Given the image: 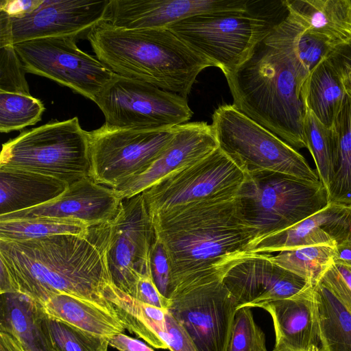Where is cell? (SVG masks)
I'll return each mask as SVG.
<instances>
[{
	"label": "cell",
	"instance_id": "9c48e42d",
	"mask_svg": "<svg viewBox=\"0 0 351 351\" xmlns=\"http://www.w3.org/2000/svg\"><path fill=\"white\" fill-rule=\"evenodd\" d=\"M95 103L105 124L123 129L166 130L186 123L193 116L186 97L116 74Z\"/></svg>",
	"mask_w": 351,
	"mask_h": 351
},
{
	"label": "cell",
	"instance_id": "277c9868",
	"mask_svg": "<svg viewBox=\"0 0 351 351\" xmlns=\"http://www.w3.org/2000/svg\"><path fill=\"white\" fill-rule=\"evenodd\" d=\"M86 37L96 58L113 73L186 98L197 75L215 66L168 28L126 29L103 21Z\"/></svg>",
	"mask_w": 351,
	"mask_h": 351
},
{
	"label": "cell",
	"instance_id": "d6a6232c",
	"mask_svg": "<svg viewBox=\"0 0 351 351\" xmlns=\"http://www.w3.org/2000/svg\"><path fill=\"white\" fill-rule=\"evenodd\" d=\"M89 227L74 221L12 219L0 221V240L23 241L55 234H85Z\"/></svg>",
	"mask_w": 351,
	"mask_h": 351
},
{
	"label": "cell",
	"instance_id": "e575fe53",
	"mask_svg": "<svg viewBox=\"0 0 351 351\" xmlns=\"http://www.w3.org/2000/svg\"><path fill=\"white\" fill-rule=\"evenodd\" d=\"M227 351H268L265 335L255 322L251 308L237 311Z\"/></svg>",
	"mask_w": 351,
	"mask_h": 351
},
{
	"label": "cell",
	"instance_id": "b9f144b4",
	"mask_svg": "<svg viewBox=\"0 0 351 351\" xmlns=\"http://www.w3.org/2000/svg\"><path fill=\"white\" fill-rule=\"evenodd\" d=\"M44 0H1L0 12L9 17H19L37 9Z\"/></svg>",
	"mask_w": 351,
	"mask_h": 351
},
{
	"label": "cell",
	"instance_id": "30bf717a",
	"mask_svg": "<svg viewBox=\"0 0 351 351\" xmlns=\"http://www.w3.org/2000/svg\"><path fill=\"white\" fill-rule=\"evenodd\" d=\"M247 173L219 147L141 193L151 215L171 208L237 194Z\"/></svg>",
	"mask_w": 351,
	"mask_h": 351
},
{
	"label": "cell",
	"instance_id": "d6986e66",
	"mask_svg": "<svg viewBox=\"0 0 351 351\" xmlns=\"http://www.w3.org/2000/svg\"><path fill=\"white\" fill-rule=\"evenodd\" d=\"M218 147L213 128L207 122L178 125L169 144L144 171L112 189L122 199L135 196L174 171L208 156Z\"/></svg>",
	"mask_w": 351,
	"mask_h": 351
},
{
	"label": "cell",
	"instance_id": "4fadbf2b",
	"mask_svg": "<svg viewBox=\"0 0 351 351\" xmlns=\"http://www.w3.org/2000/svg\"><path fill=\"white\" fill-rule=\"evenodd\" d=\"M156 239L142 194L122 199L111 221L108 264L113 285L132 297L138 280L152 275L150 253Z\"/></svg>",
	"mask_w": 351,
	"mask_h": 351
},
{
	"label": "cell",
	"instance_id": "7a4b0ae2",
	"mask_svg": "<svg viewBox=\"0 0 351 351\" xmlns=\"http://www.w3.org/2000/svg\"><path fill=\"white\" fill-rule=\"evenodd\" d=\"M111 221L90 226L85 234L0 240V262L8 271L10 293L24 294L39 304L53 295L69 294L114 313L106 299L113 285L108 264Z\"/></svg>",
	"mask_w": 351,
	"mask_h": 351
},
{
	"label": "cell",
	"instance_id": "ffe728a7",
	"mask_svg": "<svg viewBox=\"0 0 351 351\" xmlns=\"http://www.w3.org/2000/svg\"><path fill=\"white\" fill-rule=\"evenodd\" d=\"M351 239V206L329 203L319 212L279 232L254 243V254L273 252L302 247H335Z\"/></svg>",
	"mask_w": 351,
	"mask_h": 351
},
{
	"label": "cell",
	"instance_id": "836d02e7",
	"mask_svg": "<svg viewBox=\"0 0 351 351\" xmlns=\"http://www.w3.org/2000/svg\"><path fill=\"white\" fill-rule=\"evenodd\" d=\"M45 110L33 96L0 92V132L8 133L35 125Z\"/></svg>",
	"mask_w": 351,
	"mask_h": 351
},
{
	"label": "cell",
	"instance_id": "603a6c76",
	"mask_svg": "<svg viewBox=\"0 0 351 351\" xmlns=\"http://www.w3.org/2000/svg\"><path fill=\"white\" fill-rule=\"evenodd\" d=\"M289 14L304 29L333 48L351 39V0H283Z\"/></svg>",
	"mask_w": 351,
	"mask_h": 351
},
{
	"label": "cell",
	"instance_id": "ee69618b",
	"mask_svg": "<svg viewBox=\"0 0 351 351\" xmlns=\"http://www.w3.org/2000/svg\"><path fill=\"white\" fill-rule=\"evenodd\" d=\"M327 58L334 64L351 69V39L333 48Z\"/></svg>",
	"mask_w": 351,
	"mask_h": 351
},
{
	"label": "cell",
	"instance_id": "cb8c5ba5",
	"mask_svg": "<svg viewBox=\"0 0 351 351\" xmlns=\"http://www.w3.org/2000/svg\"><path fill=\"white\" fill-rule=\"evenodd\" d=\"M40 305L48 316L93 335L110 338L125 329L114 312L72 295L55 294Z\"/></svg>",
	"mask_w": 351,
	"mask_h": 351
},
{
	"label": "cell",
	"instance_id": "7c38bea8",
	"mask_svg": "<svg viewBox=\"0 0 351 351\" xmlns=\"http://www.w3.org/2000/svg\"><path fill=\"white\" fill-rule=\"evenodd\" d=\"M76 37L58 36L14 45L26 73L52 80L95 102L113 73L76 45Z\"/></svg>",
	"mask_w": 351,
	"mask_h": 351
},
{
	"label": "cell",
	"instance_id": "7dc6e473",
	"mask_svg": "<svg viewBox=\"0 0 351 351\" xmlns=\"http://www.w3.org/2000/svg\"><path fill=\"white\" fill-rule=\"evenodd\" d=\"M332 65L341 75L346 92L351 96V69L340 65H336L334 64H332Z\"/></svg>",
	"mask_w": 351,
	"mask_h": 351
},
{
	"label": "cell",
	"instance_id": "484cf974",
	"mask_svg": "<svg viewBox=\"0 0 351 351\" xmlns=\"http://www.w3.org/2000/svg\"><path fill=\"white\" fill-rule=\"evenodd\" d=\"M106 299L125 329L155 348L168 349L165 342L168 335L166 324L168 310L142 302L114 285L108 290Z\"/></svg>",
	"mask_w": 351,
	"mask_h": 351
},
{
	"label": "cell",
	"instance_id": "f35d334b",
	"mask_svg": "<svg viewBox=\"0 0 351 351\" xmlns=\"http://www.w3.org/2000/svg\"><path fill=\"white\" fill-rule=\"evenodd\" d=\"M320 280L335 293L351 312V267L332 263Z\"/></svg>",
	"mask_w": 351,
	"mask_h": 351
},
{
	"label": "cell",
	"instance_id": "83f0119b",
	"mask_svg": "<svg viewBox=\"0 0 351 351\" xmlns=\"http://www.w3.org/2000/svg\"><path fill=\"white\" fill-rule=\"evenodd\" d=\"M346 94L341 75L327 58L310 72L303 86L306 109L330 128L334 125Z\"/></svg>",
	"mask_w": 351,
	"mask_h": 351
},
{
	"label": "cell",
	"instance_id": "74e56055",
	"mask_svg": "<svg viewBox=\"0 0 351 351\" xmlns=\"http://www.w3.org/2000/svg\"><path fill=\"white\" fill-rule=\"evenodd\" d=\"M150 270L152 280L160 293L170 299L171 269L165 247L156 236L150 253Z\"/></svg>",
	"mask_w": 351,
	"mask_h": 351
},
{
	"label": "cell",
	"instance_id": "5b68a950",
	"mask_svg": "<svg viewBox=\"0 0 351 351\" xmlns=\"http://www.w3.org/2000/svg\"><path fill=\"white\" fill-rule=\"evenodd\" d=\"M258 1L245 11L196 15L167 28L226 74L243 63L288 15L283 1H271L264 11L266 5Z\"/></svg>",
	"mask_w": 351,
	"mask_h": 351
},
{
	"label": "cell",
	"instance_id": "2e32d148",
	"mask_svg": "<svg viewBox=\"0 0 351 351\" xmlns=\"http://www.w3.org/2000/svg\"><path fill=\"white\" fill-rule=\"evenodd\" d=\"M247 0H110L106 21L126 29H160L196 15L248 10Z\"/></svg>",
	"mask_w": 351,
	"mask_h": 351
},
{
	"label": "cell",
	"instance_id": "ac0fdd59",
	"mask_svg": "<svg viewBox=\"0 0 351 351\" xmlns=\"http://www.w3.org/2000/svg\"><path fill=\"white\" fill-rule=\"evenodd\" d=\"M270 254H256L233 267L223 282L237 310L295 295L313 285L306 279L274 263Z\"/></svg>",
	"mask_w": 351,
	"mask_h": 351
},
{
	"label": "cell",
	"instance_id": "f6af8a7d",
	"mask_svg": "<svg viewBox=\"0 0 351 351\" xmlns=\"http://www.w3.org/2000/svg\"><path fill=\"white\" fill-rule=\"evenodd\" d=\"M333 263L351 267V239L335 247Z\"/></svg>",
	"mask_w": 351,
	"mask_h": 351
},
{
	"label": "cell",
	"instance_id": "d4e9b609",
	"mask_svg": "<svg viewBox=\"0 0 351 351\" xmlns=\"http://www.w3.org/2000/svg\"><path fill=\"white\" fill-rule=\"evenodd\" d=\"M0 331L15 337L24 351H54L40 324V305L18 292L1 293Z\"/></svg>",
	"mask_w": 351,
	"mask_h": 351
},
{
	"label": "cell",
	"instance_id": "5bb4252c",
	"mask_svg": "<svg viewBox=\"0 0 351 351\" xmlns=\"http://www.w3.org/2000/svg\"><path fill=\"white\" fill-rule=\"evenodd\" d=\"M110 0H44L35 10L12 18L0 12V47L49 37L78 38L106 21Z\"/></svg>",
	"mask_w": 351,
	"mask_h": 351
},
{
	"label": "cell",
	"instance_id": "44dd1931",
	"mask_svg": "<svg viewBox=\"0 0 351 351\" xmlns=\"http://www.w3.org/2000/svg\"><path fill=\"white\" fill-rule=\"evenodd\" d=\"M313 287L291 298L269 302L258 307L272 318L274 350L308 351L312 347L320 348Z\"/></svg>",
	"mask_w": 351,
	"mask_h": 351
},
{
	"label": "cell",
	"instance_id": "8fae6325",
	"mask_svg": "<svg viewBox=\"0 0 351 351\" xmlns=\"http://www.w3.org/2000/svg\"><path fill=\"white\" fill-rule=\"evenodd\" d=\"M176 128L137 130L104 123L89 132L90 178L110 189L122 184L144 171L158 157Z\"/></svg>",
	"mask_w": 351,
	"mask_h": 351
},
{
	"label": "cell",
	"instance_id": "3957f363",
	"mask_svg": "<svg viewBox=\"0 0 351 351\" xmlns=\"http://www.w3.org/2000/svg\"><path fill=\"white\" fill-rule=\"evenodd\" d=\"M299 28L288 13L243 63L224 74L232 105L295 149L306 148L303 86L310 73L296 51Z\"/></svg>",
	"mask_w": 351,
	"mask_h": 351
},
{
	"label": "cell",
	"instance_id": "bcb514c9",
	"mask_svg": "<svg viewBox=\"0 0 351 351\" xmlns=\"http://www.w3.org/2000/svg\"><path fill=\"white\" fill-rule=\"evenodd\" d=\"M0 351H24V350L15 337L0 331Z\"/></svg>",
	"mask_w": 351,
	"mask_h": 351
},
{
	"label": "cell",
	"instance_id": "d590c367",
	"mask_svg": "<svg viewBox=\"0 0 351 351\" xmlns=\"http://www.w3.org/2000/svg\"><path fill=\"white\" fill-rule=\"evenodd\" d=\"M25 73L14 46L0 47V92L30 95Z\"/></svg>",
	"mask_w": 351,
	"mask_h": 351
},
{
	"label": "cell",
	"instance_id": "f546056e",
	"mask_svg": "<svg viewBox=\"0 0 351 351\" xmlns=\"http://www.w3.org/2000/svg\"><path fill=\"white\" fill-rule=\"evenodd\" d=\"M339 138L338 164L328 192L329 203L351 206V96L347 93L335 121Z\"/></svg>",
	"mask_w": 351,
	"mask_h": 351
},
{
	"label": "cell",
	"instance_id": "1f68e13d",
	"mask_svg": "<svg viewBox=\"0 0 351 351\" xmlns=\"http://www.w3.org/2000/svg\"><path fill=\"white\" fill-rule=\"evenodd\" d=\"M40 324L54 351H108V338L93 335L46 315L40 306Z\"/></svg>",
	"mask_w": 351,
	"mask_h": 351
},
{
	"label": "cell",
	"instance_id": "8d00e7d4",
	"mask_svg": "<svg viewBox=\"0 0 351 351\" xmlns=\"http://www.w3.org/2000/svg\"><path fill=\"white\" fill-rule=\"evenodd\" d=\"M295 47L300 62L309 72L326 58L333 49L326 40L300 25L295 38Z\"/></svg>",
	"mask_w": 351,
	"mask_h": 351
},
{
	"label": "cell",
	"instance_id": "9a60e30c",
	"mask_svg": "<svg viewBox=\"0 0 351 351\" xmlns=\"http://www.w3.org/2000/svg\"><path fill=\"white\" fill-rule=\"evenodd\" d=\"M237 311V302L223 282L172 299L169 308L197 351H227Z\"/></svg>",
	"mask_w": 351,
	"mask_h": 351
},
{
	"label": "cell",
	"instance_id": "6da1fadb",
	"mask_svg": "<svg viewBox=\"0 0 351 351\" xmlns=\"http://www.w3.org/2000/svg\"><path fill=\"white\" fill-rule=\"evenodd\" d=\"M235 195L216 197L151 215L170 263V300L223 282L254 256L255 230L243 218Z\"/></svg>",
	"mask_w": 351,
	"mask_h": 351
},
{
	"label": "cell",
	"instance_id": "ab89813d",
	"mask_svg": "<svg viewBox=\"0 0 351 351\" xmlns=\"http://www.w3.org/2000/svg\"><path fill=\"white\" fill-rule=\"evenodd\" d=\"M166 324L168 335L165 342L170 351H197L189 335L169 310Z\"/></svg>",
	"mask_w": 351,
	"mask_h": 351
},
{
	"label": "cell",
	"instance_id": "f1b7e54d",
	"mask_svg": "<svg viewBox=\"0 0 351 351\" xmlns=\"http://www.w3.org/2000/svg\"><path fill=\"white\" fill-rule=\"evenodd\" d=\"M306 148L311 152L320 181L328 189L338 164L339 138L334 127L323 124L306 110L303 123Z\"/></svg>",
	"mask_w": 351,
	"mask_h": 351
},
{
	"label": "cell",
	"instance_id": "8992f818",
	"mask_svg": "<svg viewBox=\"0 0 351 351\" xmlns=\"http://www.w3.org/2000/svg\"><path fill=\"white\" fill-rule=\"evenodd\" d=\"M236 200L243 218L256 233L254 243L295 225L329 204L328 190L320 180L269 171L247 173Z\"/></svg>",
	"mask_w": 351,
	"mask_h": 351
},
{
	"label": "cell",
	"instance_id": "e0dca14e",
	"mask_svg": "<svg viewBox=\"0 0 351 351\" xmlns=\"http://www.w3.org/2000/svg\"><path fill=\"white\" fill-rule=\"evenodd\" d=\"M122 199L87 177L69 185L59 197L39 206L0 216V221L49 219L78 221L90 227L112 220Z\"/></svg>",
	"mask_w": 351,
	"mask_h": 351
},
{
	"label": "cell",
	"instance_id": "4dcf8cb0",
	"mask_svg": "<svg viewBox=\"0 0 351 351\" xmlns=\"http://www.w3.org/2000/svg\"><path fill=\"white\" fill-rule=\"evenodd\" d=\"M334 252L335 247L321 245L283 250L268 257L274 263L315 286L333 263Z\"/></svg>",
	"mask_w": 351,
	"mask_h": 351
},
{
	"label": "cell",
	"instance_id": "7402d4cb",
	"mask_svg": "<svg viewBox=\"0 0 351 351\" xmlns=\"http://www.w3.org/2000/svg\"><path fill=\"white\" fill-rule=\"evenodd\" d=\"M68 186L66 182L51 176L0 167V216L51 202Z\"/></svg>",
	"mask_w": 351,
	"mask_h": 351
},
{
	"label": "cell",
	"instance_id": "7bdbcfd3",
	"mask_svg": "<svg viewBox=\"0 0 351 351\" xmlns=\"http://www.w3.org/2000/svg\"><path fill=\"white\" fill-rule=\"evenodd\" d=\"M109 345L119 351H154L143 341L123 333L108 338Z\"/></svg>",
	"mask_w": 351,
	"mask_h": 351
},
{
	"label": "cell",
	"instance_id": "4316f807",
	"mask_svg": "<svg viewBox=\"0 0 351 351\" xmlns=\"http://www.w3.org/2000/svg\"><path fill=\"white\" fill-rule=\"evenodd\" d=\"M313 300L321 351H351V312L321 280Z\"/></svg>",
	"mask_w": 351,
	"mask_h": 351
},
{
	"label": "cell",
	"instance_id": "ba28073f",
	"mask_svg": "<svg viewBox=\"0 0 351 351\" xmlns=\"http://www.w3.org/2000/svg\"><path fill=\"white\" fill-rule=\"evenodd\" d=\"M211 124L219 147L247 173L269 171L318 181V173L295 149L232 105L219 106Z\"/></svg>",
	"mask_w": 351,
	"mask_h": 351
},
{
	"label": "cell",
	"instance_id": "c3c4849f",
	"mask_svg": "<svg viewBox=\"0 0 351 351\" xmlns=\"http://www.w3.org/2000/svg\"><path fill=\"white\" fill-rule=\"evenodd\" d=\"M273 351H293V350H286V349H283V350H273ZM308 351H321V350L319 349V348H317V347H312Z\"/></svg>",
	"mask_w": 351,
	"mask_h": 351
},
{
	"label": "cell",
	"instance_id": "52a82bcc",
	"mask_svg": "<svg viewBox=\"0 0 351 351\" xmlns=\"http://www.w3.org/2000/svg\"><path fill=\"white\" fill-rule=\"evenodd\" d=\"M0 167L46 175L70 185L90 177L89 132L77 117L23 132L3 144Z\"/></svg>",
	"mask_w": 351,
	"mask_h": 351
},
{
	"label": "cell",
	"instance_id": "60d3db41",
	"mask_svg": "<svg viewBox=\"0 0 351 351\" xmlns=\"http://www.w3.org/2000/svg\"><path fill=\"white\" fill-rule=\"evenodd\" d=\"M134 298L145 304L169 310L171 300L163 296L155 285L152 275L141 277L137 283Z\"/></svg>",
	"mask_w": 351,
	"mask_h": 351
}]
</instances>
